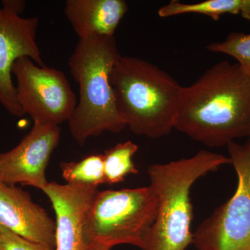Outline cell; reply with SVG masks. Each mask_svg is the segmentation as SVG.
Here are the masks:
<instances>
[{"label": "cell", "mask_w": 250, "mask_h": 250, "mask_svg": "<svg viewBox=\"0 0 250 250\" xmlns=\"http://www.w3.org/2000/svg\"><path fill=\"white\" fill-rule=\"evenodd\" d=\"M0 7V104L10 114L24 116L13 83L12 67L18 59H31L45 67L36 41L37 18H24L1 3Z\"/></svg>", "instance_id": "8"}, {"label": "cell", "mask_w": 250, "mask_h": 250, "mask_svg": "<svg viewBox=\"0 0 250 250\" xmlns=\"http://www.w3.org/2000/svg\"><path fill=\"white\" fill-rule=\"evenodd\" d=\"M239 14L250 22V0H241Z\"/></svg>", "instance_id": "19"}, {"label": "cell", "mask_w": 250, "mask_h": 250, "mask_svg": "<svg viewBox=\"0 0 250 250\" xmlns=\"http://www.w3.org/2000/svg\"><path fill=\"white\" fill-rule=\"evenodd\" d=\"M110 82L118 112L133 133L159 139L172 132L182 89L173 77L147 61L121 56Z\"/></svg>", "instance_id": "2"}, {"label": "cell", "mask_w": 250, "mask_h": 250, "mask_svg": "<svg viewBox=\"0 0 250 250\" xmlns=\"http://www.w3.org/2000/svg\"><path fill=\"white\" fill-rule=\"evenodd\" d=\"M0 250H56L0 228Z\"/></svg>", "instance_id": "17"}, {"label": "cell", "mask_w": 250, "mask_h": 250, "mask_svg": "<svg viewBox=\"0 0 250 250\" xmlns=\"http://www.w3.org/2000/svg\"><path fill=\"white\" fill-rule=\"evenodd\" d=\"M41 190L56 213V250H85L84 226L98 188L48 182Z\"/></svg>", "instance_id": "10"}, {"label": "cell", "mask_w": 250, "mask_h": 250, "mask_svg": "<svg viewBox=\"0 0 250 250\" xmlns=\"http://www.w3.org/2000/svg\"><path fill=\"white\" fill-rule=\"evenodd\" d=\"M1 2L20 16L25 9V2L21 0H4Z\"/></svg>", "instance_id": "18"}, {"label": "cell", "mask_w": 250, "mask_h": 250, "mask_svg": "<svg viewBox=\"0 0 250 250\" xmlns=\"http://www.w3.org/2000/svg\"><path fill=\"white\" fill-rule=\"evenodd\" d=\"M60 139L59 125L34 124L16 147L0 153V182L42 190L48 184L46 169Z\"/></svg>", "instance_id": "9"}, {"label": "cell", "mask_w": 250, "mask_h": 250, "mask_svg": "<svg viewBox=\"0 0 250 250\" xmlns=\"http://www.w3.org/2000/svg\"><path fill=\"white\" fill-rule=\"evenodd\" d=\"M174 129L210 147L250 138V76L223 61L182 86Z\"/></svg>", "instance_id": "1"}, {"label": "cell", "mask_w": 250, "mask_h": 250, "mask_svg": "<svg viewBox=\"0 0 250 250\" xmlns=\"http://www.w3.org/2000/svg\"><path fill=\"white\" fill-rule=\"evenodd\" d=\"M158 200L150 186L98 191L84 226L85 250L131 245L144 249Z\"/></svg>", "instance_id": "5"}, {"label": "cell", "mask_w": 250, "mask_h": 250, "mask_svg": "<svg viewBox=\"0 0 250 250\" xmlns=\"http://www.w3.org/2000/svg\"><path fill=\"white\" fill-rule=\"evenodd\" d=\"M12 74L17 82L18 103L34 124L59 125L69 121L77 98L63 72L39 66L31 59L22 57L15 62Z\"/></svg>", "instance_id": "7"}, {"label": "cell", "mask_w": 250, "mask_h": 250, "mask_svg": "<svg viewBox=\"0 0 250 250\" xmlns=\"http://www.w3.org/2000/svg\"><path fill=\"white\" fill-rule=\"evenodd\" d=\"M241 0H207L193 4H186L172 0L158 10L161 18H168L178 15L198 14L208 16L215 21L225 14H239Z\"/></svg>", "instance_id": "13"}, {"label": "cell", "mask_w": 250, "mask_h": 250, "mask_svg": "<svg viewBox=\"0 0 250 250\" xmlns=\"http://www.w3.org/2000/svg\"><path fill=\"white\" fill-rule=\"evenodd\" d=\"M127 11L124 0H67L64 9L80 40L95 36H114Z\"/></svg>", "instance_id": "12"}, {"label": "cell", "mask_w": 250, "mask_h": 250, "mask_svg": "<svg viewBox=\"0 0 250 250\" xmlns=\"http://www.w3.org/2000/svg\"><path fill=\"white\" fill-rule=\"evenodd\" d=\"M207 49L233 57L242 70L250 76V34L231 32L225 40L210 43Z\"/></svg>", "instance_id": "16"}, {"label": "cell", "mask_w": 250, "mask_h": 250, "mask_svg": "<svg viewBox=\"0 0 250 250\" xmlns=\"http://www.w3.org/2000/svg\"><path fill=\"white\" fill-rule=\"evenodd\" d=\"M227 147L238 179L236 191L197 227L192 241L197 250H250V138Z\"/></svg>", "instance_id": "6"}, {"label": "cell", "mask_w": 250, "mask_h": 250, "mask_svg": "<svg viewBox=\"0 0 250 250\" xmlns=\"http://www.w3.org/2000/svg\"><path fill=\"white\" fill-rule=\"evenodd\" d=\"M62 175L69 184L98 188L105 184L103 154H91L77 162L61 164Z\"/></svg>", "instance_id": "15"}, {"label": "cell", "mask_w": 250, "mask_h": 250, "mask_svg": "<svg viewBox=\"0 0 250 250\" xmlns=\"http://www.w3.org/2000/svg\"><path fill=\"white\" fill-rule=\"evenodd\" d=\"M111 250L106 249V248H102V249H98V250Z\"/></svg>", "instance_id": "20"}, {"label": "cell", "mask_w": 250, "mask_h": 250, "mask_svg": "<svg viewBox=\"0 0 250 250\" xmlns=\"http://www.w3.org/2000/svg\"><path fill=\"white\" fill-rule=\"evenodd\" d=\"M138 149L137 145L128 141L118 143L105 151L103 154L105 184L112 185L121 183L129 174L139 172L132 161Z\"/></svg>", "instance_id": "14"}, {"label": "cell", "mask_w": 250, "mask_h": 250, "mask_svg": "<svg viewBox=\"0 0 250 250\" xmlns=\"http://www.w3.org/2000/svg\"><path fill=\"white\" fill-rule=\"evenodd\" d=\"M226 164H231L229 157L200 150L190 158L149 166V186L157 197L158 207L143 250H187L193 241L192 185Z\"/></svg>", "instance_id": "3"}, {"label": "cell", "mask_w": 250, "mask_h": 250, "mask_svg": "<svg viewBox=\"0 0 250 250\" xmlns=\"http://www.w3.org/2000/svg\"><path fill=\"white\" fill-rule=\"evenodd\" d=\"M0 228L56 250V223L29 192L0 182Z\"/></svg>", "instance_id": "11"}, {"label": "cell", "mask_w": 250, "mask_h": 250, "mask_svg": "<svg viewBox=\"0 0 250 250\" xmlns=\"http://www.w3.org/2000/svg\"><path fill=\"white\" fill-rule=\"evenodd\" d=\"M121 54L114 36H95L79 41L69 59L72 77L80 85V100L68 125L80 146L104 131L119 133L126 125L118 112L110 82Z\"/></svg>", "instance_id": "4"}]
</instances>
